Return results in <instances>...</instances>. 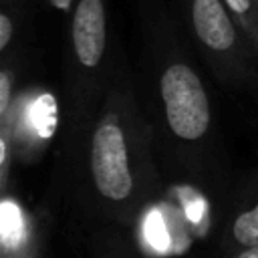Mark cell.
Instances as JSON below:
<instances>
[{"label":"cell","mask_w":258,"mask_h":258,"mask_svg":"<svg viewBox=\"0 0 258 258\" xmlns=\"http://www.w3.org/2000/svg\"><path fill=\"white\" fill-rule=\"evenodd\" d=\"M87 177L95 200L115 220H131L153 191L149 131L125 85L109 89L93 119Z\"/></svg>","instance_id":"6da1fadb"},{"label":"cell","mask_w":258,"mask_h":258,"mask_svg":"<svg viewBox=\"0 0 258 258\" xmlns=\"http://www.w3.org/2000/svg\"><path fill=\"white\" fill-rule=\"evenodd\" d=\"M165 123L183 143L202 141L212 127V105L200 75L183 60L169 62L159 77Z\"/></svg>","instance_id":"7a4b0ae2"},{"label":"cell","mask_w":258,"mask_h":258,"mask_svg":"<svg viewBox=\"0 0 258 258\" xmlns=\"http://www.w3.org/2000/svg\"><path fill=\"white\" fill-rule=\"evenodd\" d=\"M107 52V2L77 0L71 16V62L77 83L83 85L97 79Z\"/></svg>","instance_id":"3957f363"},{"label":"cell","mask_w":258,"mask_h":258,"mask_svg":"<svg viewBox=\"0 0 258 258\" xmlns=\"http://www.w3.org/2000/svg\"><path fill=\"white\" fill-rule=\"evenodd\" d=\"M194 32L216 67L226 75L242 60L240 26L222 0H187Z\"/></svg>","instance_id":"277c9868"},{"label":"cell","mask_w":258,"mask_h":258,"mask_svg":"<svg viewBox=\"0 0 258 258\" xmlns=\"http://www.w3.org/2000/svg\"><path fill=\"white\" fill-rule=\"evenodd\" d=\"M56 123V105L50 93L22 95L16 99L8 117L0 119V125H6L14 143V155L18 149H28L30 143L44 141L50 137Z\"/></svg>","instance_id":"5b68a950"},{"label":"cell","mask_w":258,"mask_h":258,"mask_svg":"<svg viewBox=\"0 0 258 258\" xmlns=\"http://www.w3.org/2000/svg\"><path fill=\"white\" fill-rule=\"evenodd\" d=\"M230 250L258 246V200L242 208L230 222Z\"/></svg>","instance_id":"8992f818"},{"label":"cell","mask_w":258,"mask_h":258,"mask_svg":"<svg viewBox=\"0 0 258 258\" xmlns=\"http://www.w3.org/2000/svg\"><path fill=\"white\" fill-rule=\"evenodd\" d=\"M244 36L258 50V2L256 0H222Z\"/></svg>","instance_id":"52a82bcc"},{"label":"cell","mask_w":258,"mask_h":258,"mask_svg":"<svg viewBox=\"0 0 258 258\" xmlns=\"http://www.w3.org/2000/svg\"><path fill=\"white\" fill-rule=\"evenodd\" d=\"M16 73L12 67H2L0 71V119L8 117L14 101H16Z\"/></svg>","instance_id":"ba28073f"},{"label":"cell","mask_w":258,"mask_h":258,"mask_svg":"<svg viewBox=\"0 0 258 258\" xmlns=\"http://www.w3.org/2000/svg\"><path fill=\"white\" fill-rule=\"evenodd\" d=\"M14 155V143L10 137V131L6 125H0V187L6 191L8 185V175H10V163Z\"/></svg>","instance_id":"9c48e42d"},{"label":"cell","mask_w":258,"mask_h":258,"mask_svg":"<svg viewBox=\"0 0 258 258\" xmlns=\"http://www.w3.org/2000/svg\"><path fill=\"white\" fill-rule=\"evenodd\" d=\"M14 38H16V20L8 12V8H2L0 10V50L6 52Z\"/></svg>","instance_id":"30bf717a"},{"label":"cell","mask_w":258,"mask_h":258,"mask_svg":"<svg viewBox=\"0 0 258 258\" xmlns=\"http://www.w3.org/2000/svg\"><path fill=\"white\" fill-rule=\"evenodd\" d=\"M36 256L38 252L32 238H22L14 246H4V254H2V258H36Z\"/></svg>","instance_id":"8fae6325"},{"label":"cell","mask_w":258,"mask_h":258,"mask_svg":"<svg viewBox=\"0 0 258 258\" xmlns=\"http://www.w3.org/2000/svg\"><path fill=\"white\" fill-rule=\"evenodd\" d=\"M228 258H258V246L238 248V250H228Z\"/></svg>","instance_id":"7c38bea8"},{"label":"cell","mask_w":258,"mask_h":258,"mask_svg":"<svg viewBox=\"0 0 258 258\" xmlns=\"http://www.w3.org/2000/svg\"><path fill=\"white\" fill-rule=\"evenodd\" d=\"M48 4H52L54 8H58V10H69L71 6H75V2L77 0H46Z\"/></svg>","instance_id":"4fadbf2b"},{"label":"cell","mask_w":258,"mask_h":258,"mask_svg":"<svg viewBox=\"0 0 258 258\" xmlns=\"http://www.w3.org/2000/svg\"><path fill=\"white\" fill-rule=\"evenodd\" d=\"M256 2H258V0H256Z\"/></svg>","instance_id":"5bb4252c"}]
</instances>
